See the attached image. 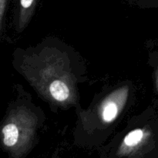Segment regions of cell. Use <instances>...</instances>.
<instances>
[{"mask_svg": "<svg viewBox=\"0 0 158 158\" xmlns=\"http://www.w3.org/2000/svg\"><path fill=\"white\" fill-rule=\"evenodd\" d=\"M3 143L5 146L10 149L18 148L19 142V133L18 127L14 123H9L2 129Z\"/></svg>", "mask_w": 158, "mask_h": 158, "instance_id": "6da1fadb", "label": "cell"}, {"mask_svg": "<svg viewBox=\"0 0 158 158\" xmlns=\"http://www.w3.org/2000/svg\"><path fill=\"white\" fill-rule=\"evenodd\" d=\"M49 91L52 97L58 101H64L69 95L67 86L61 80H54L49 86Z\"/></svg>", "mask_w": 158, "mask_h": 158, "instance_id": "7a4b0ae2", "label": "cell"}, {"mask_svg": "<svg viewBox=\"0 0 158 158\" xmlns=\"http://www.w3.org/2000/svg\"><path fill=\"white\" fill-rule=\"evenodd\" d=\"M118 109L115 103H109L106 106L103 112V118L106 121L110 122L114 120L117 117Z\"/></svg>", "mask_w": 158, "mask_h": 158, "instance_id": "277c9868", "label": "cell"}, {"mask_svg": "<svg viewBox=\"0 0 158 158\" xmlns=\"http://www.w3.org/2000/svg\"><path fill=\"white\" fill-rule=\"evenodd\" d=\"M6 2H7V0H0V3H1V15H2L3 11H4L5 7H6Z\"/></svg>", "mask_w": 158, "mask_h": 158, "instance_id": "5b68a950", "label": "cell"}, {"mask_svg": "<svg viewBox=\"0 0 158 158\" xmlns=\"http://www.w3.org/2000/svg\"><path fill=\"white\" fill-rule=\"evenodd\" d=\"M143 137V131L141 129H136L132 131L125 137L123 140L125 148L130 151L131 149L136 148L142 141Z\"/></svg>", "mask_w": 158, "mask_h": 158, "instance_id": "3957f363", "label": "cell"}]
</instances>
